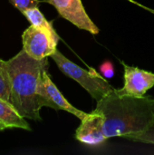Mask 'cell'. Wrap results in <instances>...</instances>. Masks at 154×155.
I'll return each mask as SVG.
<instances>
[{
  "label": "cell",
  "instance_id": "cell-1",
  "mask_svg": "<svg viewBox=\"0 0 154 155\" xmlns=\"http://www.w3.org/2000/svg\"><path fill=\"white\" fill-rule=\"evenodd\" d=\"M95 112L101 114L103 132L107 138L142 134L153 124L154 98L119 94L114 89L97 102Z\"/></svg>",
  "mask_w": 154,
  "mask_h": 155
},
{
  "label": "cell",
  "instance_id": "cell-2",
  "mask_svg": "<svg viewBox=\"0 0 154 155\" xmlns=\"http://www.w3.org/2000/svg\"><path fill=\"white\" fill-rule=\"evenodd\" d=\"M11 104L25 119L41 121L42 108L37 90L42 74L48 69L47 58L37 60L23 49L6 61Z\"/></svg>",
  "mask_w": 154,
  "mask_h": 155
},
{
  "label": "cell",
  "instance_id": "cell-3",
  "mask_svg": "<svg viewBox=\"0 0 154 155\" xmlns=\"http://www.w3.org/2000/svg\"><path fill=\"white\" fill-rule=\"evenodd\" d=\"M59 70L66 76L77 82L96 102L112 93L114 88L96 71L90 68L89 71L82 68L66 58L58 49L50 56Z\"/></svg>",
  "mask_w": 154,
  "mask_h": 155
},
{
  "label": "cell",
  "instance_id": "cell-4",
  "mask_svg": "<svg viewBox=\"0 0 154 155\" xmlns=\"http://www.w3.org/2000/svg\"><path fill=\"white\" fill-rule=\"evenodd\" d=\"M59 39L55 31L31 25L22 35L23 50L34 59H44L56 51Z\"/></svg>",
  "mask_w": 154,
  "mask_h": 155
},
{
  "label": "cell",
  "instance_id": "cell-5",
  "mask_svg": "<svg viewBox=\"0 0 154 155\" xmlns=\"http://www.w3.org/2000/svg\"><path fill=\"white\" fill-rule=\"evenodd\" d=\"M37 93L40 97V103L42 107L46 106L54 110H64L74 115L80 121L84 119L88 114L75 108L65 99V97L53 83L47 73V70H44L42 74Z\"/></svg>",
  "mask_w": 154,
  "mask_h": 155
},
{
  "label": "cell",
  "instance_id": "cell-6",
  "mask_svg": "<svg viewBox=\"0 0 154 155\" xmlns=\"http://www.w3.org/2000/svg\"><path fill=\"white\" fill-rule=\"evenodd\" d=\"M55 7L61 17L71 22L76 27L93 35L99 33V28L86 13L82 0H44Z\"/></svg>",
  "mask_w": 154,
  "mask_h": 155
},
{
  "label": "cell",
  "instance_id": "cell-7",
  "mask_svg": "<svg viewBox=\"0 0 154 155\" xmlns=\"http://www.w3.org/2000/svg\"><path fill=\"white\" fill-rule=\"evenodd\" d=\"M123 68L124 84L121 89H115L119 94L133 97H143L154 86V73L139 67L130 66L121 62Z\"/></svg>",
  "mask_w": 154,
  "mask_h": 155
},
{
  "label": "cell",
  "instance_id": "cell-8",
  "mask_svg": "<svg viewBox=\"0 0 154 155\" xmlns=\"http://www.w3.org/2000/svg\"><path fill=\"white\" fill-rule=\"evenodd\" d=\"M75 138L87 145H99L106 142L107 138L103 132L102 116L94 110L81 121L75 132Z\"/></svg>",
  "mask_w": 154,
  "mask_h": 155
},
{
  "label": "cell",
  "instance_id": "cell-9",
  "mask_svg": "<svg viewBox=\"0 0 154 155\" xmlns=\"http://www.w3.org/2000/svg\"><path fill=\"white\" fill-rule=\"evenodd\" d=\"M0 122L4 124L6 128H19L27 131L32 130L25 118L17 112L14 105L2 98H0Z\"/></svg>",
  "mask_w": 154,
  "mask_h": 155
},
{
  "label": "cell",
  "instance_id": "cell-10",
  "mask_svg": "<svg viewBox=\"0 0 154 155\" xmlns=\"http://www.w3.org/2000/svg\"><path fill=\"white\" fill-rule=\"evenodd\" d=\"M22 14L26 17V19L30 22V24L36 27H43L49 29L51 31H55L52 22H49L44 15L41 13L38 6L31 7L25 9L22 12Z\"/></svg>",
  "mask_w": 154,
  "mask_h": 155
},
{
  "label": "cell",
  "instance_id": "cell-11",
  "mask_svg": "<svg viewBox=\"0 0 154 155\" xmlns=\"http://www.w3.org/2000/svg\"><path fill=\"white\" fill-rule=\"evenodd\" d=\"M0 98L11 103L10 80L6 61L0 59Z\"/></svg>",
  "mask_w": 154,
  "mask_h": 155
},
{
  "label": "cell",
  "instance_id": "cell-12",
  "mask_svg": "<svg viewBox=\"0 0 154 155\" xmlns=\"http://www.w3.org/2000/svg\"><path fill=\"white\" fill-rule=\"evenodd\" d=\"M124 138L133 141V142H139V143H143L154 145V123L150 127V129H148L147 131H145L142 134H139L127 135Z\"/></svg>",
  "mask_w": 154,
  "mask_h": 155
},
{
  "label": "cell",
  "instance_id": "cell-13",
  "mask_svg": "<svg viewBox=\"0 0 154 155\" xmlns=\"http://www.w3.org/2000/svg\"><path fill=\"white\" fill-rule=\"evenodd\" d=\"M9 2L21 12L31 7L38 6L41 3L40 0H9Z\"/></svg>",
  "mask_w": 154,
  "mask_h": 155
},
{
  "label": "cell",
  "instance_id": "cell-14",
  "mask_svg": "<svg viewBox=\"0 0 154 155\" xmlns=\"http://www.w3.org/2000/svg\"><path fill=\"white\" fill-rule=\"evenodd\" d=\"M100 70L101 73L103 74V75L106 78H112L114 74V71H113V66L111 63L107 62L103 64H102L100 66Z\"/></svg>",
  "mask_w": 154,
  "mask_h": 155
},
{
  "label": "cell",
  "instance_id": "cell-15",
  "mask_svg": "<svg viewBox=\"0 0 154 155\" xmlns=\"http://www.w3.org/2000/svg\"><path fill=\"white\" fill-rule=\"evenodd\" d=\"M5 129H6L5 125L4 124H2V123L0 122V131H3V130H5Z\"/></svg>",
  "mask_w": 154,
  "mask_h": 155
},
{
  "label": "cell",
  "instance_id": "cell-16",
  "mask_svg": "<svg viewBox=\"0 0 154 155\" xmlns=\"http://www.w3.org/2000/svg\"><path fill=\"white\" fill-rule=\"evenodd\" d=\"M139 5H141L142 7H143V8H145V9H147L148 11H150V12H152V14H154V10H152V9H150V8H147V7H145V6H143V5H140V4H138Z\"/></svg>",
  "mask_w": 154,
  "mask_h": 155
},
{
  "label": "cell",
  "instance_id": "cell-17",
  "mask_svg": "<svg viewBox=\"0 0 154 155\" xmlns=\"http://www.w3.org/2000/svg\"><path fill=\"white\" fill-rule=\"evenodd\" d=\"M129 1H131V2H133V1H132V0H129Z\"/></svg>",
  "mask_w": 154,
  "mask_h": 155
}]
</instances>
